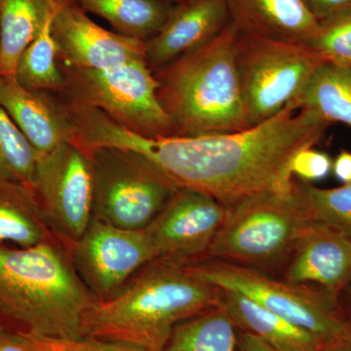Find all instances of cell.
I'll return each instance as SVG.
<instances>
[{"mask_svg": "<svg viewBox=\"0 0 351 351\" xmlns=\"http://www.w3.org/2000/svg\"><path fill=\"white\" fill-rule=\"evenodd\" d=\"M294 186L314 223L351 239V182L339 188L324 189L294 180Z\"/></svg>", "mask_w": 351, "mask_h": 351, "instance_id": "cell-25", "label": "cell"}, {"mask_svg": "<svg viewBox=\"0 0 351 351\" xmlns=\"http://www.w3.org/2000/svg\"><path fill=\"white\" fill-rule=\"evenodd\" d=\"M294 182L290 193H258L226 207L207 258L239 263L278 277L313 225Z\"/></svg>", "mask_w": 351, "mask_h": 351, "instance_id": "cell-5", "label": "cell"}, {"mask_svg": "<svg viewBox=\"0 0 351 351\" xmlns=\"http://www.w3.org/2000/svg\"><path fill=\"white\" fill-rule=\"evenodd\" d=\"M331 123L297 101L245 130L195 137L147 138L110 117L97 129V144L142 156L177 188L213 196L226 207L267 193H290L295 154L320 142Z\"/></svg>", "mask_w": 351, "mask_h": 351, "instance_id": "cell-1", "label": "cell"}, {"mask_svg": "<svg viewBox=\"0 0 351 351\" xmlns=\"http://www.w3.org/2000/svg\"><path fill=\"white\" fill-rule=\"evenodd\" d=\"M226 0H177L160 31L145 43V63L156 73L218 36L230 24Z\"/></svg>", "mask_w": 351, "mask_h": 351, "instance_id": "cell-14", "label": "cell"}, {"mask_svg": "<svg viewBox=\"0 0 351 351\" xmlns=\"http://www.w3.org/2000/svg\"><path fill=\"white\" fill-rule=\"evenodd\" d=\"M332 174L343 184L351 182V152L341 151L332 161Z\"/></svg>", "mask_w": 351, "mask_h": 351, "instance_id": "cell-32", "label": "cell"}, {"mask_svg": "<svg viewBox=\"0 0 351 351\" xmlns=\"http://www.w3.org/2000/svg\"><path fill=\"white\" fill-rule=\"evenodd\" d=\"M221 306L239 331L249 332L279 351H321L325 343L244 295L221 290Z\"/></svg>", "mask_w": 351, "mask_h": 351, "instance_id": "cell-18", "label": "cell"}, {"mask_svg": "<svg viewBox=\"0 0 351 351\" xmlns=\"http://www.w3.org/2000/svg\"><path fill=\"white\" fill-rule=\"evenodd\" d=\"M239 351H279L276 348H272L267 343L254 336V335L249 334L239 331Z\"/></svg>", "mask_w": 351, "mask_h": 351, "instance_id": "cell-33", "label": "cell"}, {"mask_svg": "<svg viewBox=\"0 0 351 351\" xmlns=\"http://www.w3.org/2000/svg\"><path fill=\"white\" fill-rule=\"evenodd\" d=\"M302 1L318 22L351 8V0H302Z\"/></svg>", "mask_w": 351, "mask_h": 351, "instance_id": "cell-30", "label": "cell"}, {"mask_svg": "<svg viewBox=\"0 0 351 351\" xmlns=\"http://www.w3.org/2000/svg\"><path fill=\"white\" fill-rule=\"evenodd\" d=\"M56 7L57 0L43 29L25 48L16 66L14 77L21 86L31 91L62 93L64 89V78L60 68L57 45L52 34V20Z\"/></svg>", "mask_w": 351, "mask_h": 351, "instance_id": "cell-24", "label": "cell"}, {"mask_svg": "<svg viewBox=\"0 0 351 351\" xmlns=\"http://www.w3.org/2000/svg\"><path fill=\"white\" fill-rule=\"evenodd\" d=\"M226 215V207L213 196L178 189L144 230L154 261L186 267L204 260Z\"/></svg>", "mask_w": 351, "mask_h": 351, "instance_id": "cell-12", "label": "cell"}, {"mask_svg": "<svg viewBox=\"0 0 351 351\" xmlns=\"http://www.w3.org/2000/svg\"><path fill=\"white\" fill-rule=\"evenodd\" d=\"M173 1H177V0H173Z\"/></svg>", "mask_w": 351, "mask_h": 351, "instance_id": "cell-37", "label": "cell"}, {"mask_svg": "<svg viewBox=\"0 0 351 351\" xmlns=\"http://www.w3.org/2000/svg\"><path fill=\"white\" fill-rule=\"evenodd\" d=\"M0 351H34L22 332L8 331L0 326Z\"/></svg>", "mask_w": 351, "mask_h": 351, "instance_id": "cell-31", "label": "cell"}, {"mask_svg": "<svg viewBox=\"0 0 351 351\" xmlns=\"http://www.w3.org/2000/svg\"><path fill=\"white\" fill-rule=\"evenodd\" d=\"M332 160L326 152L314 147L298 152L291 162V173L300 181L309 182L324 180L332 172Z\"/></svg>", "mask_w": 351, "mask_h": 351, "instance_id": "cell-29", "label": "cell"}, {"mask_svg": "<svg viewBox=\"0 0 351 351\" xmlns=\"http://www.w3.org/2000/svg\"><path fill=\"white\" fill-rule=\"evenodd\" d=\"M306 45L325 64L351 68V8L319 21L317 34Z\"/></svg>", "mask_w": 351, "mask_h": 351, "instance_id": "cell-27", "label": "cell"}, {"mask_svg": "<svg viewBox=\"0 0 351 351\" xmlns=\"http://www.w3.org/2000/svg\"><path fill=\"white\" fill-rule=\"evenodd\" d=\"M278 278L318 289L338 301L351 278V239L313 221Z\"/></svg>", "mask_w": 351, "mask_h": 351, "instance_id": "cell-15", "label": "cell"}, {"mask_svg": "<svg viewBox=\"0 0 351 351\" xmlns=\"http://www.w3.org/2000/svg\"><path fill=\"white\" fill-rule=\"evenodd\" d=\"M184 267L200 280L244 295L313 332L325 346L351 335V324L341 318L338 301L318 289L288 283L262 270L218 258H204Z\"/></svg>", "mask_w": 351, "mask_h": 351, "instance_id": "cell-6", "label": "cell"}, {"mask_svg": "<svg viewBox=\"0 0 351 351\" xmlns=\"http://www.w3.org/2000/svg\"><path fill=\"white\" fill-rule=\"evenodd\" d=\"M232 23L218 36L154 73L156 95L174 136L195 137L249 128L235 61Z\"/></svg>", "mask_w": 351, "mask_h": 351, "instance_id": "cell-4", "label": "cell"}, {"mask_svg": "<svg viewBox=\"0 0 351 351\" xmlns=\"http://www.w3.org/2000/svg\"><path fill=\"white\" fill-rule=\"evenodd\" d=\"M93 172V218L142 232L160 214L177 186L142 156L113 147L85 151Z\"/></svg>", "mask_w": 351, "mask_h": 351, "instance_id": "cell-8", "label": "cell"}, {"mask_svg": "<svg viewBox=\"0 0 351 351\" xmlns=\"http://www.w3.org/2000/svg\"><path fill=\"white\" fill-rule=\"evenodd\" d=\"M321 351H351V335L348 338L328 343Z\"/></svg>", "mask_w": 351, "mask_h": 351, "instance_id": "cell-34", "label": "cell"}, {"mask_svg": "<svg viewBox=\"0 0 351 351\" xmlns=\"http://www.w3.org/2000/svg\"><path fill=\"white\" fill-rule=\"evenodd\" d=\"M32 189L51 230L68 249L93 218V172L87 152L66 143L38 156Z\"/></svg>", "mask_w": 351, "mask_h": 351, "instance_id": "cell-10", "label": "cell"}, {"mask_svg": "<svg viewBox=\"0 0 351 351\" xmlns=\"http://www.w3.org/2000/svg\"><path fill=\"white\" fill-rule=\"evenodd\" d=\"M54 241L61 242L44 218L34 189L0 179V244L29 247Z\"/></svg>", "mask_w": 351, "mask_h": 351, "instance_id": "cell-19", "label": "cell"}, {"mask_svg": "<svg viewBox=\"0 0 351 351\" xmlns=\"http://www.w3.org/2000/svg\"><path fill=\"white\" fill-rule=\"evenodd\" d=\"M341 299L345 300L348 302V306L351 307V278L348 283L346 284V287L343 289V291L339 293L338 300Z\"/></svg>", "mask_w": 351, "mask_h": 351, "instance_id": "cell-35", "label": "cell"}, {"mask_svg": "<svg viewBox=\"0 0 351 351\" xmlns=\"http://www.w3.org/2000/svg\"><path fill=\"white\" fill-rule=\"evenodd\" d=\"M22 332L23 336L25 337V339H27V343H29V346H32V350L34 351H48L46 350L45 348H43L38 341H36L34 338H32V336L31 334H29V332Z\"/></svg>", "mask_w": 351, "mask_h": 351, "instance_id": "cell-36", "label": "cell"}, {"mask_svg": "<svg viewBox=\"0 0 351 351\" xmlns=\"http://www.w3.org/2000/svg\"><path fill=\"white\" fill-rule=\"evenodd\" d=\"M59 64L64 89L58 94L99 108L144 137L174 136L171 120L157 99L156 77L145 61L103 71Z\"/></svg>", "mask_w": 351, "mask_h": 351, "instance_id": "cell-9", "label": "cell"}, {"mask_svg": "<svg viewBox=\"0 0 351 351\" xmlns=\"http://www.w3.org/2000/svg\"><path fill=\"white\" fill-rule=\"evenodd\" d=\"M52 34L60 63L103 71L145 61V43L108 31L90 19L75 0H57Z\"/></svg>", "mask_w": 351, "mask_h": 351, "instance_id": "cell-13", "label": "cell"}, {"mask_svg": "<svg viewBox=\"0 0 351 351\" xmlns=\"http://www.w3.org/2000/svg\"><path fill=\"white\" fill-rule=\"evenodd\" d=\"M38 154L5 110L0 107V179L32 189Z\"/></svg>", "mask_w": 351, "mask_h": 351, "instance_id": "cell-26", "label": "cell"}, {"mask_svg": "<svg viewBox=\"0 0 351 351\" xmlns=\"http://www.w3.org/2000/svg\"><path fill=\"white\" fill-rule=\"evenodd\" d=\"M31 335L39 345L48 351H145L143 348L128 343L89 337L78 339H54Z\"/></svg>", "mask_w": 351, "mask_h": 351, "instance_id": "cell-28", "label": "cell"}, {"mask_svg": "<svg viewBox=\"0 0 351 351\" xmlns=\"http://www.w3.org/2000/svg\"><path fill=\"white\" fill-rule=\"evenodd\" d=\"M55 4L56 0H0V77L15 75L18 60Z\"/></svg>", "mask_w": 351, "mask_h": 351, "instance_id": "cell-20", "label": "cell"}, {"mask_svg": "<svg viewBox=\"0 0 351 351\" xmlns=\"http://www.w3.org/2000/svg\"><path fill=\"white\" fill-rule=\"evenodd\" d=\"M68 251L76 272L97 301L117 295L136 272L154 262L144 230H123L94 218Z\"/></svg>", "mask_w": 351, "mask_h": 351, "instance_id": "cell-11", "label": "cell"}, {"mask_svg": "<svg viewBox=\"0 0 351 351\" xmlns=\"http://www.w3.org/2000/svg\"><path fill=\"white\" fill-rule=\"evenodd\" d=\"M230 22L240 34L306 44L319 22L302 0H226Z\"/></svg>", "mask_w": 351, "mask_h": 351, "instance_id": "cell-17", "label": "cell"}, {"mask_svg": "<svg viewBox=\"0 0 351 351\" xmlns=\"http://www.w3.org/2000/svg\"><path fill=\"white\" fill-rule=\"evenodd\" d=\"M85 12L95 14L112 25L113 32L149 41L160 31L173 0H75Z\"/></svg>", "mask_w": 351, "mask_h": 351, "instance_id": "cell-21", "label": "cell"}, {"mask_svg": "<svg viewBox=\"0 0 351 351\" xmlns=\"http://www.w3.org/2000/svg\"><path fill=\"white\" fill-rule=\"evenodd\" d=\"M0 107L24 134L38 157L73 143L71 127L56 93L25 89L14 76L0 77Z\"/></svg>", "mask_w": 351, "mask_h": 351, "instance_id": "cell-16", "label": "cell"}, {"mask_svg": "<svg viewBox=\"0 0 351 351\" xmlns=\"http://www.w3.org/2000/svg\"><path fill=\"white\" fill-rule=\"evenodd\" d=\"M96 302L61 242L0 244V315L22 325V332L82 338L83 316Z\"/></svg>", "mask_w": 351, "mask_h": 351, "instance_id": "cell-3", "label": "cell"}, {"mask_svg": "<svg viewBox=\"0 0 351 351\" xmlns=\"http://www.w3.org/2000/svg\"><path fill=\"white\" fill-rule=\"evenodd\" d=\"M221 299V289L184 267L154 261L117 295L88 309L82 335L161 351L179 323L219 306Z\"/></svg>", "mask_w": 351, "mask_h": 351, "instance_id": "cell-2", "label": "cell"}, {"mask_svg": "<svg viewBox=\"0 0 351 351\" xmlns=\"http://www.w3.org/2000/svg\"><path fill=\"white\" fill-rule=\"evenodd\" d=\"M297 103L300 108L317 112L329 123L341 122L351 128V68L323 64Z\"/></svg>", "mask_w": 351, "mask_h": 351, "instance_id": "cell-23", "label": "cell"}, {"mask_svg": "<svg viewBox=\"0 0 351 351\" xmlns=\"http://www.w3.org/2000/svg\"><path fill=\"white\" fill-rule=\"evenodd\" d=\"M235 61L249 126L267 121L297 101L324 61L306 44L240 34Z\"/></svg>", "mask_w": 351, "mask_h": 351, "instance_id": "cell-7", "label": "cell"}, {"mask_svg": "<svg viewBox=\"0 0 351 351\" xmlns=\"http://www.w3.org/2000/svg\"><path fill=\"white\" fill-rule=\"evenodd\" d=\"M161 351H239V329L219 304L179 323Z\"/></svg>", "mask_w": 351, "mask_h": 351, "instance_id": "cell-22", "label": "cell"}]
</instances>
